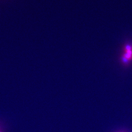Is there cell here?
Segmentation results:
<instances>
[{
    "mask_svg": "<svg viewBox=\"0 0 132 132\" xmlns=\"http://www.w3.org/2000/svg\"><path fill=\"white\" fill-rule=\"evenodd\" d=\"M132 59V47L130 45H127L125 47L122 59L123 62L127 63Z\"/></svg>",
    "mask_w": 132,
    "mask_h": 132,
    "instance_id": "obj_1",
    "label": "cell"
},
{
    "mask_svg": "<svg viewBox=\"0 0 132 132\" xmlns=\"http://www.w3.org/2000/svg\"><path fill=\"white\" fill-rule=\"evenodd\" d=\"M0 132H2V130L1 129H0Z\"/></svg>",
    "mask_w": 132,
    "mask_h": 132,
    "instance_id": "obj_2",
    "label": "cell"
}]
</instances>
